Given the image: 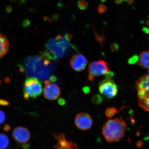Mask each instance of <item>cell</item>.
Here are the masks:
<instances>
[{
	"mask_svg": "<svg viewBox=\"0 0 149 149\" xmlns=\"http://www.w3.org/2000/svg\"><path fill=\"white\" fill-rule=\"evenodd\" d=\"M50 80L52 82H55L56 81V78L54 76H52L50 78Z\"/></svg>",
	"mask_w": 149,
	"mask_h": 149,
	"instance_id": "83f0119b",
	"label": "cell"
},
{
	"mask_svg": "<svg viewBox=\"0 0 149 149\" xmlns=\"http://www.w3.org/2000/svg\"><path fill=\"white\" fill-rule=\"evenodd\" d=\"M139 105L145 111H149V75L144 74L136 82Z\"/></svg>",
	"mask_w": 149,
	"mask_h": 149,
	"instance_id": "3957f363",
	"label": "cell"
},
{
	"mask_svg": "<svg viewBox=\"0 0 149 149\" xmlns=\"http://www.w3.org/2000/svg\"><path fill=\"white\" fill-rule=\"evenodd\" d=\"M126 129V124L122 119H111L108 120L104 125L102 134L108 142H118L123 137Z\"/></svg>",
	"mask_w": 149,
	"mask_h": 149,
	"instance_id": "7a4b0ae2",
	"label": "cell"
},
{
	"mask_svg": "<svg viewBox=\"0 0 149 149\" xmlns=\"http://www.w3.org/2000/svg\"><path fill=\"white\" fill-rule=\"evenodd\" d=\"M59 103L61 104V105H63L65 103V102L64 99H60L59 100Z\"/></svg>",
	"mask_w": 149,
	"mask_h": 149,
	"instance_id": "f1b7e54d",
	"label": "cell"
},
{
	"mask_svg": "<svg viewBox=\"0 0 149 149\" xmlns=\"http://www.w3.org/2000/svg\"><path fill=\"white\" fill-rule=\"evenodd\" d=\"M95 30L94 31V32L95 37L96 40L99 43V44H100V45H101L102 49H103V42L105 41L106 39L105 37L104 36V31L102 34L101 35H100L98 34V33L97 32L95 28Z\"/></svg>",
	"mask_w": 149,
	"mask_h": 149,
	"instance_id": "2e32d148",
	"label": "cell"
},
{
	"mask_svg": "<svg viewBox=\"0 0 149 149\" xmlns=\"http://www.w3.org/2000/svg\"><path fill=\"white\" fill-rule=\"evenodd\" d=\"M93 121L90 115L87 113H80L76 116L75 124L79 129L88 130L92 127Z\"/></svg>",
	"mask_w": 149,
	"mask_h": 149,
	"instance_id": "52a82bcc",
	"label": "cell"
},
{
	"mask_svg": "<svg viewBox=\"0 0 149 149\" xmlns=\"http://www.w3.org/2000/svg\"><path fill=\"white\" fill-rule=\"evenodd\" d=\"M55 40L56 41L57 43L60 46L61 48L64 49L66 54L70 53L71 52L70 49V47L73 48L74 50H77V48L75 46L73 45L67 41L65 40L64 36L58 35L56 37Z\"/></svg>",
	"mask_w": 149,
	"mask_h": 149,
	"instance_id": "7c38bea8",
	"label": "cell"
},
{
	"mask_svg": "<svg viewBox=\"0 0 149 149\" xmlns=\"http://www.w3.org/2000/svg\"><path fill=\"white\" fill-rule=\"evenodd\" d=\"M98 88L100 94L109 99L114 97L118 92L116 84L111 79H106L100 81Z\"/></svg>",
	"mask_w": 149,
	"mask_h": 149,
	"instance_id": "8992f818",
	"label": "cell"
},
{
	"mask_svg": "<svg viewBox=\"0 0 149 149\" xmlns=\"http://www.w3.org/2000/svg\"><path fill=\"white\" fill-rule=\"evenodd\" d=\"M71 67L74 71L80 72L85 69L88 61L84 55L81 54L74 55L70 61Z\"/></svg>",
	"mask_w": 149,
	"mask_h": 149,
	"instance_id": "ba28073f",
	"label": "cell"
},
{
	"mask_svg": "<svg viewBox=\"0 0 149 149\" xmlns=\"http://www.w3.org/2000/svg\"><path fill=\"white\" fill-rule=\"evenodd\" d=\"M13 136L15 140L21 143H25L29 140L31 133L27 128L18 127L13 131Z\"/></svg>",
	"mask_w": 149,
	"mask_h": 149,
	"instance_id": "30bf717a",
	"label": "cell"
},
{
	"mask_svg": "<svg viewBox=\"0 0 149 149\" xmlns=\"http://www.w3.org/2000/svg\"></svg>",
	"mask_w": 149,
	"mask_h": 149,
	"instance_id": "d590c367",
	"label": "cell"
},
{
	"mask_svg": "<svg viewBox=\"0 0 149 149\" xmlns=\"http://www.w3.org/2000/svg\"><path fill=\"white\" fill-rule=\"evenodd\" d=\"M9 144L8 138L4 134L0 133V149H5Z\"/></svg>",
	"mask_w": 149,
	"mask_h": 149,
	"instance_id": "9a60e30c",
	"label": "cell"
},
{
	"mask_svg": "<svg viewBox=\"0 0 149 149\" xmlns=\"http://www.w3.org/2000/svg\"><path fill=\"white\" fill-rule=\"evenodd\" d=\"M9 46V42L6 37L0 33V58L6 54Z\"/></svg>",
	"mask_w": 149,
	"mask_h": 149,
	"instance_id": "4fadbf2b",
	"label": "cell"
},
{
	"mask_svg": "<svg viewBox=\"0 0 149 149\" xmlns=\"http://www.w3.org/2000/svg\"><path fill=\"white\" fill-rule=\"evenodd\" d=\"M144 145V141L142 140H139L137 141L136 143L137 146L139 148H140Z\"/></svg>",
	"mask_w": 149,
	"mask_h": 149,
	"instance_id": "cb8c5ba5",
	"label": "cell"
},
{
	"mask_svg": "<svg viewBox=\"0 0 149 149\" xmlns=\"http://www.w3.org/2000/svg\"><path fill=\"white\" fill-rule=\"evenodd\" d=\"M107 10V7L103 4H100L97 8L98 14L101 15L104 13Z\"/></svg>",
	"mask_w": 149,
	"mask_h": 149,
	"instance_id": "d6986e66",
	"label": "cell"
},
{
	"mask_svg": "<svg viewBox=\"0 0 149 149\" xmlns=\"http://www.w3.org/2000/svg\"><path fill=\"white\" fill-rule=\"evenodd\" d=\"M107 0H100L102 3H105Z\"/></svg>",
	"mask_w": 149,
	"mask_h": 149,
	"instance_id": "d6a6232c",
	"label": "cell"
},
{
	"mask_svg": "<svg viewBox=\"0 0 149 149\" xmlns=\"http://www.w3.org/2000/svg\"><path fill=\"white\" fill-rule=\"evenodd\" d=\"M109 70V67L105 61L100 60L91 63L88 68V80L92 81L95 77H98L107 74Z\"/></svg>",
	"mask_w": 149,
	"mask_h": 149,
	"instance_id": "5b68a950",
	"label": "cell"
},
{
	"mask_svg": "<svg viewBox=\"0 0 149 149\" xmlns=\"http://www.w3.org/2000/svg\"><path fill=\"white\" fill-rule=\"evenodd\" d=\"M6 116L5 113L2 111L0 110V124L3 123L5 120Z\"/></svg>",
	"mask_w": 149,
	"mask_h": 149,
	"instance_id": "44dd1931",
	"label": "cell"
},
{
	"mask_svg": "<svg viewBox=\"0 0 149 149\" xmlns=\"http://www.w3.org/2000/svg\"><path fill=\"white\" fill-rule=\"evenodd\" d=\"M138 61L141 67L149 69V52L144 51L140 54L138 57Z\"/></svg>",
	"mask_w": 149,
	"mask_h": 149,
	"instance_id": "5bb4252c",
	"label": "cell"
},
{
	"mask_svg": "<svg viewBox=\"0 0 149 149\" xmlns=\"http://www.w3.org/2000/svg\"><path fill=\"white\" fill-rule=\"evenodd\" d=\"M115 2L118 4L122 3L123 0H115Z\"/></svg>",
	"mask_w": 149,
	"mask_h": 149,
	"instance_id": "f546056e",
	"label": "cell"
},
{
	"mask_svg": "<svg viewBox=\"0 0 149 149\" xmlns=\"http://www.w3.org/2000/svg\"><path fill=\"white\" fill-rule=\"evenodd\" d=\"M49 66L45 64L42 55L32 56L25 59L22 70L29 77L45 79L47 78L48 76L47 67Z\"/></svg>",
	"mask_w": 149,
	"mask_h": 149,
	"instance_id": "6da1fadb",
	"label": "cell"
},
{
	"mask_svg": "<svg viewBox=\"0 0 149 149\" xmlns=\"http://www.w3.org/2000/svg\"><path fill=\"white\" fill-rule=\"evenodd\" d=\"M147 25L149 26V21L147 22Z\"/></svg>",
	"mask_w": 149,
	"mask_h": 149,
	"instance_id": "836d02e7",
	"label": "cell"
},
{
	"mask_svg": "<svg viewBox=\"0 0 149 149\" xmlns=\"http://www.w3.org/2000/svg\"><path fill=\"white\" fill-rule=\"evenodd\" d=\"M55 139L58 141L57 144L54 147L56 149H77V146L75 143L69 142L65 138L64 134L59 135H54Z\"/></svg>",
	"mask_w": 149,
	"mask_h": 149,
	"instance_id": "8fae6325",
	"label": "cell"
},
{
	"mask_svg": "<svg viewBox=\"0 0 149 149\" xmlns=\"http://www.w3.org/2000/svg\"><path fill=\"white\" fill-rule=\"evenodd\" d=\"M88 3L85 0H80L78 2V6L81 10H86L88 7Z\"/></svg>",
	"mask_w": 149,
	"mask_h": 149,
	"instance_id": "ac0fdd59",
	"label": "cell"
},
{
	"mask_svg": "<svg viewBox=\"0 0 149 149\" xmlns=\"http://www.w3.org/2000/svg\"><path fill=\"white\" fill-rule=\"evenodd\" d=\"M48 21H49V23H52L53 21V19L51 18H49V19H48Z\"/></svg>",
	"mask_w": 149,
	"mask_h": 149,
	"instance_id": "1f68e13d",
	"label": "cell"
},
{
	"mask_svg": "<svg viewBox=\"0 0 149 149\" xmlns=\"http://www.w3.org/2000/svg\"><path fill=\"white\" fill-rule=\"evenodd\" d=\"M127 1L128 3L130 4L133 3L134 0H127Z\"/></svg>",
	"mask_w": 149,
	"mask_h": 149,
	"instance_id": "4dcf8cb0",
	"label": "cell"
},
{
	"mask_svg": "<svg viewBox=\"0 0 149 149\" xmlns=\"http://www.w3.org/2000/svg\"><path fill=\"white\" fill-rule=\"evenodd\" d=\"M113 76V73L112 72H108L106 75V78L107 79H111Z\"/></svg>",
	"mask_w": 149,
	"mask_h": 149,
	"instance_id": "d4e9b609",
	"label": "cell"
},
{
	"mask_svg": "<svg viewBox=\"0 0 149 149\" xmlns=\"http://www.w3.org/2000/svg\"><path fill=\"white\" fill-rule=\"evenodd\" d=\"M64 37L67 41H70L72 40L73 36L70 33H66L64 34Z\"/></svg>",
	"mask_w": 149,
	"mask_h": 149,
	"instance_id": "7402d4cb",
	"label": "cell"
},
{
	"mask_svg": "<svg viewBox=\"0 0 149 149\" xmlns=\"http://www.w3.org/2000/svg\"><path fill=\"white\" fill-rule=\"evenodd\" d=\"M138 61V56H134L131 58H130L128 60V63L130 64H133Z\"/></svg>",
	"mask_w": 149,
	"mask_h": 149,
	"instance_id": "ffe728a7",
	"label": "cell"
},
{
	"mask_svg": "<svg viewBox=\"0 0 149 149\" xmlns=\"http://www.w3.org/2000/svg\"><path fill=\"white\" fill-rule=\"evenodd\" d=\"M43 93L46 99L54 100H56L60 95V89L56 84L49 83L45 85Z\"/></svg>",
	"mask_w": 149,
	"mask_h": 149,
	"instance_id": "9c48e42d",
	"label": "cell"
},
{
	"mask_svg": "<svg viewBox=\"0 0 149 149\" xmlns=\"http://www.w3.org/2000/svg\"><path fill=\"white\" fill-rule=\"evenodd\" d=\"M8 102L3 100H0V105H8Z\"/></svg>",
	"mask_w": 149,
	"mask_h": 149,
	"instance_id": "484cf974",
	"label": "cell"
},
{
	"mask_svg": "<svg viewBox=\"0 0 149 149\" xmlns=\"http://www.w3.org/2000/svg\"><path fill=\"white\" fill-rule=\"evenodd\" d=\"M23 91L24 97L26 100L34 99L42 94V86L37 78L29 77L25 80Z\"/></svg>",
	"mask_w": 149,
	"mask_h": 149,
	"instance_id": "277c9868",
	"label": "cell"
},
{
	"mask_svg": "<svg viewBox=\"0 0 149 149\" xmlns=\"http://www.w3.org/2000/svg\"><path fill=\"white\" fill-rule=\"evenodd\" d=\"M148 75H149V70H148Z\"/></svg>",
	"mask_w": 149,
	"mask_h": 149,
	"instance_id": "e575fe53",
	"label": "cell"
},
{
	"mask_svg": "<svg viewBox=\"0 0 149 149\" xmlns=\"http://www.w3.org/2000/svg\"><path fill=\"white\" fill-rule=\"evenodd\" d=\"M111 47L112 51H114L118 50V46L116 44H113L111 45Z\"/></svg>",
	"mask_w": 149,
	"mask_h": 149,
	"instance_id": "603a6c76",
	"label": "cell"
},
{
	"mask_svg": "<svg viewBox=\"0 0 149 149\" xmlns=\"http://www.w3.org/2000/svg\"><path fill=\"white\" fill-rule=\"evenodd\" d=\"M117 112V110L114 108L110 107L108 108L105 111L106 116L108 118H111Z\"/></svg>",
	"mask_w": 149,
	"mask_h": 149,
	"instance_id": "e0dca14e",
	"label": "cell"
},
{
	"mask_svg": "<svg viewBox=\"0 0 149 149\" xmlns=\"http://www.w3.org/2000/svg\"><path fill=\"white\" fill-rule=\"evenodd\" d=\"M59 15L58 14H55L53 16V18L55 20H57L59 19Z\"/></svg>",
	"mask_w": 149,
	"mask_h": 149,
	"instance_id": "4316f807",
	"label": "cell"
}]
</instances>
